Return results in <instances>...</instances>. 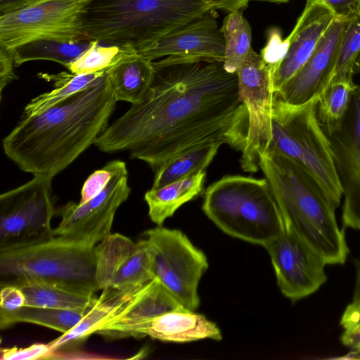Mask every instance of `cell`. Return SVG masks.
<instances>
[{"mask_svg": "<svg viewBox=\"0 0 360 360\" xmlns=\"http://www.w3.org/2000/svg\"><path fill=\"white\" fill-rule=\"evenodd\" d=\"M153 82L138 102L108 125L94 145L128 151L155 172L174 157L208 144L242 152L249 127L236 73L220 61H153Z\"/></svg>", "mask_w": 360, "mask_h": 360, "instance_id": "obj_1", "label": "cell"}, {"mask_svg": "<svg viewBox=\"0 0 360 360\" xmlns=\"http://www.w3.org/2000/svg\"><path fill=\"white\" fill-rule=\"evenodd\" d=\"M117 100L106 74L88 87L20 121L3 139L5 155L21 170L53 178L108 127Z\"/></svg>", "mask_w": 360, "mask_h": 360, "instance_id": "obj_2", "label": "cell"}, {"mask_svg": "<svg viewBox=\"0 0 360 360\" xmlns=\"http://www.w3.org/2000/svg\"><path fill=\"white\" fill-rule=\"evenodd\" d=\"M242 0H89L84 38L139 53L205 13L238 10Z\"/></svg>", "mask_w": 360, "mask_h": 360, "instance_id": "obj_3", "label": "cell"}, {"mask_svg": "<svg viewBox=\"0 0 360 360\" xmlns=\"http://www.w3.org/2000/svg\"><path fill=\"white\" fill-rule=\"evenodd\" d=\"M259 169L269 181L284 223L290 225L326 265L343 264L349 254L335 207L319 184L297 163L271 150L259 155Z\"/></svg>", "mask_w": 360, "mask_h": 360, "instance_id": "obj_4", "label": "cell"}, {"mask_svg": "<svg viewBox=\"0 0 360 360\" xmlns=\"http://www.w3.org/2000/svg\"><path fill=\"white\" fill-rule=\"evenodd\" d=\"M202 208L223 232L263 247L284 227L281 210L266 178L224 176L207 188Z\"/></svg>", "mask_w": 360, "mask_h": 360, "instance_id": "obj_5", "label": "cell"}, {"mask_svg": "<svg viewBox=\"0 0 360 360\" xmlns=\"http://www.w3.org/2000/svg\"><path fill=\"white\" fill-rule=\"evenodd\" d=\"M317 102L318 96L301 105L274 98L272 139L268 149L303 168L337 208L342 190L328 137L317 118Z\"/></svg>", "mask_w": 360, "mask_h": 360, "instance_id": "obj_6", "label": "cell"}, {"mask_svg": "<svg viewBox=\"0 0 360 360\" xmlns=\"http://www.w3.org/2000/svg\"><path fill=\"white\" fill-rule=\"evenodd\" d=\"M95 246L53 236L0 249V275L11 284L36 279L96 292Z\"/></svg>", "mask_w": 360, "mask_h": 360, "instance_id": "obj_7", "label": "cell"}, {"mask_svg": "<svg viewBox=\"0 0 360 360\" xmlns=\"http://www.w3.org/2000/svg\"><path fill=\"white\" fill-rule=\"evenodd\" d=\"M154 277L186 309L200 304L198 287L208 268L204 252L180 230L158 226L144 233Z\"/></svg>", "mask_w": 360, "mask_h": 360, "instance_id": "obj_8", "label": "cell"}, {"mask_svg": "<svg viewBox=\"0 0 360 360\" xmlns=\"http://www.w3.org/2000/svg\"><path fill=\"white\" fill-rule=\"evenodd\" d=\"M89 0H39L0 14V46L9 51L38 39H84Z\"/></svg>", "mask_w": 360, "mask_h": 360, "instance_id": "obj_9", "label": "cell"}, {"mask_svg": "<svg viewBox=\"0 0 360 360\" xmlns=\"http://www.w3.org/2000/svg\"><path fill=\"white\" fill-rule=\"evenodd\" d=\"M53 178L37 175L0 195V249L53 236Z\"/></svg>", "mask_w": 360, "mask_h": 360, "instance_id": "obj_10", "label": "cell"}, {"mask_svg": "<svg viewBox=\"0 0 360 360\" xmlns=\"http://www.w3.org/2000/svg\"><path fill=\"white\" fill-rule=\"evenodd\" d=\"M131 192L124 162L115 160L105 188L84 203L69 202L56 213L61 220L53 235L65 240L96 246L111 233L115 213Z\"/></svg>", "mask_w": 360, "mask_h": 360, "instance_id": "obj_11", "label": "cell"}, {"mask_svg": "<svg viewBox=\"0 0 360 360\" xmlns=\"http://www.w3.org/2000/svg\"><path fill=\"white\" fill-rule=\"evenodd\" d=\"M238 94L248 114L249 127L240 163L248 172L259 169L260 154L272 139V67L252 49L236 72Z\"/></svg>", "mask_w": 360, "mask_h": 360, "instance_id": "obj_12", "label": "cell"}, {"mask_svg": "<svg viewBox=\"0 0 360 360\" xmlns=\"http://www.w3.org/2000/svg\"><path fill=\"white\" fill-rule=\"evenodd\" d=\"M282 294L292 302L316 292L327 280L326 264L290 225L264 246Z\"/></svg>", "mask_w": 360, "mask_h": 360, "instance_id": "obj_13", "label": "cell"}, {"mask_svg": "<svg viewBox=\"0 0 360 360\" xmlns=\"http://www.w3.org/2000/svg\"><path fill=\"white\" fill-rule=\"evenodd\" d=\"M96 281L99 290L136 292L155 278L145 238L134 242L110 233L94 247Z\"/></svg>", "mask_w": 360, "mask_h": 360, "instance_id": "obj_14", "label": "cell"}, {"mask_svg": "<svg viewBox=\"0 0 360 360\" xmlns=\"http://www.w3.org/2000/svg\"><path fill=\"white\" fill-rule=\"evenodd\" d=\"M344 198L345 227L360 230V86L356 85L340 125L327 134Z\"/></svg>", "mask_w": 360, "mask_h": 360, "instance_id": "obj_15", "label": "cell"}, {"mask_svg": "<svg viewBox=\"0 0 360 360\" xmlns=\"http://www.w3.org/2000/svg\"><path fill=\"white\" fill-rule=\"evenodd\" d=\"M225 41L216 11H211L165 36L139 52L154 61L166 63L224 61Z\"/></svg>", "mask_w": 360, "mask_h": 360, "instance_id": "obj_16", "label": "cell"}, {"mask_svg": "<svg viewBox=\"0 0 360 360\" xmlns=\"http://www.w3.org/2000/svg\"><path fill=\"white\" fill-rule=\"evenodd\" d=\"M346 21L334 18L309 59L274 94V98L301 105L319 96L334 76Z\"/></svg>", "mask_w": 360, "mask_h": 360, "instance_id": "obj_17", "label": "cell"}, {"mask_svg": "<svg viewBox=\"0 0 360 360\" xmlns=\"http://www.w3.org/2000/svg\"><path fill=\"white\" fill-rule=\"evenodd\" d=\"M333 11L319 1L307 2L290 35L281 44V58L272 67L274 94L303 66L335 18Z\"/></svg>", "mask_w": 360, "mask_h": 360, "instance_id": "obj_18", "label": "cell"}, {"mask_svg": "<svg viewBox=\"0 0 360 360\" xmlns=\"http://www.w3.org/2000/svg\"><path fill=\"white\" fill-rule=\"evenodd\" d=\"M184 307L155 278L137 292L129 295L97 333L114 337L142 338L143 330L155 317Z\"/></svg>", "mask_w": 360, "mask_h": 360, "instance_id": "obj_19", "label": "cell"}, {"mask_svg": "<svg viewBox=\"0 0 360 360\" xmlns=\"http://www.w3.org/2000/svg\"><path fill=\"white\" fill-rule=\"evenodd\" d=\"M144 336L178 343L222 339L221 332L216 323L188 309L168 311L155 317L143 330L142 337Z\"/></svg>", "mask_w": 360, "mask_h": 360, "instance_id": "obj_20", "label": "cell"}, {"mask_svg": "<svg viewBox=\"0 0 360 360\" xmlns=\"http://www.w3.org/2000/svg\"><path fill=\"white\" fill-rule=\"evenodd\" d=\"M117 101H139L150 88L155 74L153 61L128 49L106 70Z\"/></svg>", "mask_w": 360, "mask_h": 360, "instance_id": "obj_21", "label": "cell"}, {"mask_svg": "<svg viewBox=\"0 0 360 360\" xmlns=\"http://www.w3.org/2000/svg\"><path fill=\"white\" fill-rule=\"evenodd\" d=\"M11 285L22 291L25 307L88 311L98 299L94 292L41 280L23 279Z\"/></svg>", "mask_w": 360, "mask_h": 360, "instance_id": "obj_22", "label": "cell"}, {"mask_svg": "<svg viewBox=\"0 0 360 360\" xmlns=\"http://www.w3.org/2000/svg\"><path fill=\"white\" fill-rule=\"evenodd\" d=\"M205 170L172 182L158 188H150L144 195L150 220L158 226L172 217L184 203L197 196L202 190Z\"/></svg>", "mask_w": 360, "mask_h": 360, "instance_id": "obj_23", "label": "cell"}, {"mask_svg": "<svg viewBox=\"0 0 360 360\" xmlns=\"http://www.w3.org/2000/svg\"><path fill=\"white\" fill-rule=\"evenodd\" d=\"M93 40L80 39L62 41L44 38L28 41L13 50L15 66L18 67L32 60H51L67 68L78 58L92 44Z\"/></svg>", "mask_w": 360, "mask_h": 360, "instance_id": "obj_24", "label": "cell"}, {"mask_svg": "<svg viewBox=\"0 0 360 360\" xmlns=\"http://www.w3.org/2000/svg\"><path fill=\"white\" fill-rule=\"evenodd\" d=\"M105 71L89 74H74L65 71L57 74H38L39 77L51 82L54 88L32 98L25 106L22 117L39 113L88 87L103 77Z\"/></svg>", "mask_w": 360, "mask_h": 360, "instance_id": "obj_25", "label": "cell"}, {"mask_svg": "<svg viewBox=\"0 0 360 360\" xmlns=\"http://www.w3.org/2000/svg\"><path fill=\"white\" fill-rule=\"evenodd\" d=\"M133 292H124L112 288L102 290L94 305L82 320L70 331L49 342L54 351L72 342L78 341L92 333H97L100 327L110 318L116 307Z\"/></svg>", "mask_w": 360, "mask_h": 360, "instance_id": "obj_26", "label": "cell"}, {"mask_svg": "<svg viewBox=\"0 0 360 360\" xmlns=\"http://www.w3.org/2000/svg\"><path fill=\"white\" fill-rule=\"evenodd\" d=\"M356 84L353 78L332 79L318 96L316 115L326 134L342 123Z\"/></svg>", "mask_w": 360, "mask_h": 360, "instance_id": "obj_27", "label": "cell"}, {"mask_svg": "<svg viewBox=\"0 0 360 360\" xmlns=\"http://www.w3.org/2000/svg\"><path fill=\"white\" fill-rule=\"evenodd\" d=\"M88 311L25 306L13 311L0 310V328L4 329L16 323H31L65 333Z\"/></svg>", "mask_w": 360, "mask_h": 360, "instance_id": "obj_28", "label": "cell"}, {"mask_svg": "<svg viewBox=\"0 0 360 360\" xmlns=\"http://www.w3.org/2000/svg\"><path fill=\"white\" fill-rule=\"evenodd\" d=\"M221 146L219 143L208 144L174 157L155 171L151 188H160L205 170Z\"/></svg>", "mask_w": 360, "mask_h": 360, "instance_id": "obj_29", "label": "cell"}, {"mask_svg": "<svg viewBox=\"0 0 360 360\" xmlns=\"http://www.w3.org/2000/svg\"><path fill=\"white\" fill-rule=\"evenodd\" d=\"M225 41L224 68L229 73H236L251 47V28L241 10L231 12L221 27Z\"/></svg>", "mask_w": 360, "mask_h": 360, "instance_id": "obj_30", "label": "cell"}, {"mask_svg": "<svg viewBox=\"0 0 360 360\" xmlns=\"http://www.w3.org/2000/svg\"><path fill=\"white\" fill-rule=\"evenodd\" d=\"M128 49L130 48L104 44L93 40L91 46L66 68L74 74H89L106 70Z\"/></svg>", "mask_w": 360, "mask_h": 360, "instance_id": "obj_31", "label": "cell"}, {"mask_svg": "<svg viewBox=\"0 0 360 360\" xmlns=\"http://www.w3.org/2000/svg\"><path fill=\"white\" fill-rule=\"evenodd\" d=\"M360 53V13L347 19L332 79L353 78V65Z\"/></svg>", "mask_w": 360, "mask_h": 360, "instance_id": "obj_32", "label": "cell"}, {"mask_svg": "<svg viewBox=\"0 0 360 360\" xmlns=\"http://www.w3.org/2000/svg\"><path fill=\"white\" fill-rule=\"evenodd\" d=\"M115 160L108 162L103 168L94 171L84 181L81 191V199L79 203H84L98 195L109 181L113 169Z\"/></svg>", "mask_w": 360, "mask_h": 360, "instance_id": "obj_33", "label": "cell"}, {"mask_svg": "<svg viewBox=\"0 0 360 360\" xmlns=\"http://www.w3.org/2000/svg\"><path fill=\"white\" fill-rule=\"evenodd\" d=\"M53 350L48 344L35 343L29 347L18 348H2L1 359L2 360H36L49 359Z\"/></svg>", "mask_w": 360, "mask_h": 360, "instance_id": "obj_34", "label": "cell"}, {"mask_svg": "<svg viewBox=\"0 0 360 360\" xmlns=\"http://www.w3.org/2000/svg\"><path fill=\"white\" fill-rule=\"evenodd\" d=\"M25 297L20 288L7 284L1 287L0 292V310L13 311L24 307Z\"/></svg>", "mask_w": 360, "mask_h": 360, "instance_id": "obj_35", "label": "cell"}, {"mask_svg": "<svg viewBox=\"0 0 360 360\" xmlns=\"http://www.w3.org/2000/svg\"><path fill=\"white\" fill-rule=\"evenodd\" d=\"M14 60L11 51L0 46V94L1 100L4 89L18 79L14 72Z\"/></svg>", "mask_w": 360, "mask_h": 360, "instance_id": "obj_36", "label": "cell"}, {"mask_svg": "<svg viewBox=\"0 0 360 360\" xmlns=\"http://www.w3.org/2000/svg\"><path fill=\"white\" fill-rule=\"evenodd\" d=\"M314 1L325 4L336 17L348 19L357 13V0H307V2Z\"/></svg>", "mask_w": 360, "mask_h": 360, "instance_id": "obj_37", "label": "cell"}, {"mask_svg": "<svg viewBox=\"0 0 360 360\" xmlns=\"http://www.w3.org/2000/svg\"><path fill=\"white\" fill-rule=\"evenodd\" d=\"M340 324L344 330L360 326V299L352 301L348 304L341 316Z\"/></svg>", "mask_w": 360, "mask_h": 360, "instance_id": "obj_38", "label": "cell"}, {"mask_svg": "<svg viewBox=\"0 0 360 360\" xmlns=\"http://www.w3.org/2000/svg\"><path fill=\"white\" fill-rule=\"evenodd\" d=\"M340 340L343 345L360 352V326L344 330Z\"/></svg>", "mask_w": 360, "mask_h": 360, "instance_id": "obj_39", "label": "cell"}, {"mask_svg": "<svg viewBox=\"0 0 360 360\" xmlns=\"http://www.w3.org/2000/svg\"><path fill=\"white\" fill-rule=\"evenodd\" d=\"M39 0H0V14L27 6Z\"/></svg>", "mask_w": 360, "mask_h": 360, "instance_id": "obj_40", "label": "cell"}, {"mask_svg": "<svg viewBox=\"0 0 360 360\" xmlns=\"http://www.w3.org/2000/svg\"><path fill=\"white\" fill-rule=\"evenodd\" d=\"M354 262L356 277L352 301H356L360 299V259H355Z\"/></svg>", "mask_w": 360, "mask_h": 360, "instance_id": "obj_41", "label": "cell"}, {"mask_svg": "<svg viewBox=\"0 0 360 360\" xmlns=\"http://www.w3.org/2000/svg\"><path fill=\"white\" fill-rule=\"evenodd\" d=\"M360 74V53L356 57L353 65V75Z\"/></svg>", "mask_w": 360, "mask_h": 360, "instance_id": "obj_42", "label": "cell"}, {"mask_svg": "<svg viewBox=\"0 0 360 360\" xmlns=\"http://www.w3.org/2000/svg\"><path fill=\"white\" fill-rule=\"evenodd\" d=\"M249 1H269V2H274V3H286L289 1L290 0H248Z\"/></svg>", "mask_w": 360, "mask_h": 360, "instance_id": "obj_43", "label": "cell"}, {"mask_svg": "<svg viewBox=\"0 0 360 360\" xmlns=\"http://www.w3.org/2000/svg\"><path fill=\"white\" fill-rule=\"evenodd\" d=\"M357 12L360 13V0H357Z\"/></svg>", "mask_w": 360, "mask_h": 360, "instance_id": "obj_44", "label": "cell"}]
</instances>
